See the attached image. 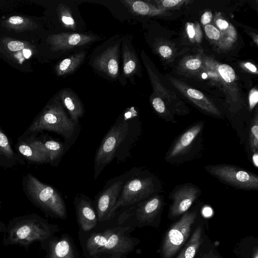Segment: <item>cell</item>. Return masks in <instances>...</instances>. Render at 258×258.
<instances>
[{"instance_id": "obj_46", "label": "cell", "mask_w": 258, "mask_h": 258, "mask_svg": "<svg viewBox=\"0 0 258 258\" xmlns=\"http://www.w3.org/2000/svg\"><path fill=\"white\" fill-rule=\"evenodd\" d=\"M1 201H0V208H1Z\"/></svg>"}, {"instance_id": "obj_31", "label": "cell", "mask_w": 258, "mask_h": 258, "mask_svg": "<svg viewBox=\"0 0 258 258\" xmlns=\"http://www.w3.org/2000/svg\"><path fill=\"white\" fill-rule=\"evenodd\" d=\"M186 67L190 70H196L198 69L201 64V61L197 58L188 60L186 62Z\"/></svg>"}, {"instance_id": "obj_35", "label": "cell", "mask_w": 258, "mask_h": 258, "mask_svg": "<svg viewBox=\"0 0 258 258\" xmlns=\"http://www.w3.org/2000/svg\"><path fill=\"white\" fill-rule=\"evenodd\" d=\"M23 19L20 16H12L9 19V23L14 25L21 24L23 22Z\"/></svg>"}, {"instance_id": "obj_8", "label": "cell", "mask_w": 258, "mask_h": 258, "mask_svg": "<svg viewBox=\"0 0 258 258\" xmlns=\"http://www.w3.org/2000/svg\"><path fill=\"white\" fill-rule=\"evenodd\" d=\"M211 175L223 183L237 189L258 190V176L240 167L226 164L209 165L205 167Z\"/></svg>"}, {"instance_id": "obj_29", "label": "cell", "mask_w": 258, "mask_h": 258, "mask_svg": "<svg viewBox=\"0 0 258 258\" xmlns=\"http://www.w3.org/2000/svg\"><path fill=\"white\" fill-rule=\"evenodd\" d=\"M8 47L11 51H16L23 49L24 45L20 41H12L8 43Z\"/></svg>"}, {"instance_id": "obj_6", "label": "cell", "mask_w": 258, "mask_h": 258, "mask_svg": "<svg viewBox=\"0 0 258 258\" xmlns=\"http://www.w3.org/2000/svg\"><path fill=\"white\" fill-rule=\"evenodd\" d=\"M123 36L117 35L110 38L94 49L90 56V66L97 72L111 80L119 79L120 58Z\"/></svg>"}, {"instance_id": "obj_45", "label": "cell", "mask_w": 258, "mask_h": 258, "mask_svg": "<svg viewBox=\"0 0 258 258\" xmlns=\"http://www.w3.org/2000/svg\"><path fill=\"white\" fill-rule=\"evenodd\" d=\"M213 258H219L218 257L216 256H214Z\"/></svg>"}, {"instance_id": "obj_28", "label": "cell", "mask_w": 258, "mask_h": 258, "mask_svg": "<svg viewBox=\"0 0 258 258\" xmlns=\"http://www.w3.org/2000/svg\"><path fill=\"white\" fill-rule=\"evenodd\" d=\"M205 31L207 36L211 39L218 40L220 37V32L214 26L206 25L205 26Z\"/></svg>"}, {"instance_id": "obj_14", "label": "cell", "mask_w": 258, "mask_h": 258, "mask_svg": "<svg viewBox=\"0 0 258 258\" xmlns=\"http://www.w3.org/2000/svg\"><path fill=\"white\" fill-rule=\"evenodd\" d=\"M122 68L119 81L123 84L126 79L133 81L134 76L139 71V62L137 53L133 46L131 36H124L121 44Z\"/></svg>"}, {"instance_id": "obj_36", "label": "cell", "mask_w": 258, "mask_h": 258, "mask_svg": "<svg viewBox=\"0 0 258 258\" xmlns=\"http://www.w3.org/2000/svg\"><path fill=\"white\" fill-rule=\"evenodd\" d=\"M181 1L179 0H165L162 2V5L166 8L172 7L177 5Z\"/></svg>"}, {"instance_id": "obj_19", "label": "cell", "mask_w": 258, "mask_h": 258, "mask_svg": "<svg viewBox=\"0 0 258 258\" xmlns=\"http://www.w3.org/2000/svg\"><path fill=\"white\" fill-rule=\"evenodd\" d=\"M28 143L46 154L49 158V163L51 165H54L56 162L62 157L64 152L63 145L61 143L53 140L42 141L33 139Z\"/></svg>"}, {"instance_id": "obj_13", "label": "cell", "mask_w": 258, "mask_h": 258, "mask_svg": "<svg viewBox=\"0 0 258 258\" xmlns=\"http://www.w3.org/2000/svg\"><path fill=\"white\" fill-rule=\"evenodd\" d=\"M100 39L99 36L90 33L64 32L52 36L51 41L55 50L66 52L91 44Z\"/></svg>"}, {"instance_id": "obj_22", "label": "cell", "mask_w": 258, "mask_h": 258, "mask_svg": "<svg viewBox=\"0 0 258 258\" xmlns=\"http://www.w3.org/2000/svg\"><path fill=\"white\" fill-rule=\"evenodd\" d=\"M48 258H75L72 246L66 239L52 241Z\"/></svg>"}, {"instance_id": "obj_12", "label": "cell", "mask_w": 258, "mask_h": 258, "mask_svg": "<svg viewBox=\"0 0 258 258\" xmlns=\"http://www.w3.org/2000/svg\"><path fill=\"white\" fill-rule=\"evenodd\" d=\"M201 194V189L192 183L176 186L170 195L172 201L170 214L176 217L185 213Z\"/></svg>"}, {"instance_id": "obj_10", "label": "cell", "mask_w": 258, "mask_h": 258, "mask_svg": "<svg viewBox=\"0 0 258 258\" xmlns=\"http://www.w3.org/2000/svg\"><path fill=\"white\" fill-rule=\"evenodd\" d=\"M197 217L196 212H187L167 232L163 241L164 258H171L185 242Z\"/></svg>"}, {"instance_id": "obj_32", "label": "cell", "mask_w": 258, "mask_h": 258, "mask_svg": "<svg viewBox=\"0 0 258 258\" xmlns=\"http://www.w3.org/2000/svg\"><path fill=\"white\" fill-rule=\"evenodd\" d=\"M249 104L251 108H252L258 101V92L254 90L251 92L249 97Z\"/></svg>"}, {"instance_id": "obj_11", "label": "cell", "mask_w": 258, "mask_h": 258, "mask_svg": "<svg viewBox=\"0 0 258 258\" xmlns=\"http://www.w3.org/2000/svg\"><path fill=\"white\" fill-rule=\"evenodd\" d=\"M128 174L129 172L123 176L109 180L100 192L97 200V214L100 222L109 220L112 217L111 211L119 198Z\"/></svg>"}, {"instance_id": "obj_15", "label": "cell", "mask_w": 258, "mask_h": 258, "mask_svg": "<svg viewBox=\"0 0 258 258\" xmlns=\"http://www.w3.org/2000/svg\"><path fill=\"white\" fill-rule=\"evenodd\" d=\"M75 207L79 223L84 231L93 228L97 224V217L90 200L83 195H79L75 199Z\"/></svg>"}, {"instance_id": "obj_37", "label": "cell", "mask_w": 258, "mask_h": 258, "mask_svg": "<svg viewBox=\"0 0 258 258\" xmlns=\"http://www.w3.org/2000/svg\"><path fill=\"white\" fill-rule=\"evenodd\" d=\"M217 26L221 30H225L228 27V23L227 21L222 19H218L216 21Z\"/></svg>"}, {"instance_id": "obj_44", "label": "cell", "mask_w": 258, "mask_h": 258, "mask_svg": "<svg viewBox=\"0 0 258 258\" xmlns=\"http://www.w3.org/2000/svg\"><path fill=\"white\" fill-rule=\"evenodd\" d=\"M203 258H211L208 255H205Z\"/></svg>"}, {"instance_id": "obj_16", "label": "cell", "mask_w": 258, "mask_h": 258, "mask_svg": "<svg viewBox=\"0 0 258 258\" xmlns=\"http://www.w3.org/2000/svg\"><path fill=\"white\" fill-rule=\"evenodd\" d=\"M77 9L75 4L67 2L59 6L58 16L60 22L64 30L70 32H82L83 30L82 19Z\"/></svg>"}, {"instance_id": "obj_42", "label": "cell", "mask_w": 258, "mask_h": 258, "mask_svg": "<svg viewBox=\"0 0 258 258\" xmlns=\"http://www.w3.org/2000/svg\"><path fill=\"white\" fill-rule=\"evenodd\" d=\"M6 226L0 221V232H4L6 231Z\"/></svg>"}, {"instance_id": "obj_40", "label": "cell", "mask_w": 258, "mask_h": 258, "mask_svg": "<svg viewBox=\"0 0 258 258\" xmlns=\"http://www.w3.org/2000/svg\"><path fill=\"white\" fill-rule=\"evenodd\" d=\"M23 54L25 58H28L31 55V51L30 50L28 49H23Z\"/></svg>"}, {"instance_id": "obj_24", "label": "cell", "mask_w": 258, "mask_h": 258, "mask_svg": "<svg viewBox=\"0 0 258 258\" xmlns=\"http://www.w3.org/2000/svg\"><path fill=\"white\" fill-rule=\"evenodd\" d=\"M249 146L253 154L258 150V118L256 115L252 121L249 135Z\"/></svg>"}, {"instance_id": "obj_1", "label": "cell", "mask_w": 258, "mask_h": 258, "mask_svg": "<svg viewBox=\"0 0 258 258\" xmlns=\"http://www.w3.org/2000/svg\"><path fill=\"white\" fill-rule=\"evenodd\" d=\"M51 232L48 223L39 216L32 214L12 219L6 227L3 238L5 245L28 247L48 238Z\"/></svg>"}, {"instance_id": "obj_26", "label": "cell", "mask_w": 258, "mask_h": 258, "mask_svg": "<svg viewBox=\"0 0 258 258\" xmlns=\"http://www.w3.org/2000/svg\"><path fill=\"white\" fill-rule=\"evenodd\" d=\"M218 71L225 81L228 83L233 82L235 78L234 70L227 64H221L218 68Z\"/></svg>"}, {"instance_id": "obj_2", "label": "cell", "mask_w": 258, "mask_h": 258, "mask_svg": "<svg viewBox=\"0 0 258 258\" xmlns=\"http://www.w3.org/2000/svg\"><path fill=\"white\" fill-rule=\"evenodd\" d=\"M23 185L27 197L36 206L49 215L61 219L66 217L63 199L55 188L29 173L24 177Z\"/></svg>"}, {"instance_id": "obj_33", "label": "cell", "mask_w": 258, "mask_h": 258, "mask_svg": "<svg viewBox=\"0 0 258 258\" xmlns=\"http://www.w3.org/2000/svg\"><path fill=\"white\" fill-rule=\"evenodd\" d=\"M159 52L163 57H167L171 54L172 50L168 46L162 45L159 48Z\"/></svg>"}, {"instance_id": "obj_38", "label": "cell", "mask_w": 258, "mask_h": 258, "mask_svg": "<svg viewBox=\"0 0 258 258\" xmlns=\"http://www.w3.org/2000/svg\"><path fill=\"white\" fill-rule=\"evenodd\" d=\"M245 66L250 71L252 72H256L257 70L256 67L250 62H246Z\"/></svg>"}, {"instance_id": "obj_9", "label": "cell", "mask_w": 258, "mask_h": 258, "mask_svg": "<svg viewBox=\"0 0 258 258\" xmlns=\"http://www.w3.org/2000/svg\"><path fill=\"white\" fill-rule=\"evenodd\" d=\"M204 126L203 122H198L183 132L169 148L165 155V160L172 163L185 160L187 155L198 144Z\"/></svg>"}, {"instance_id": "obj_5", "label": "cell", "mask_w": 258, "mask_h": 258, "mask_svg": "<svg viewBox=\"0 0 258 258\" xmlns=\"http://www.w3.org/2000/svg\"><path fill=\"white\" fill-rule=\"evenodd\" d=\"M126 113L117 119L103 138L94 158V179L115 157L130 133V123Z\"/></svg>"}, {"instance_id": "obj_30", "label": "cell", "mask_w": 258, "mask_h": 258, "mask_svg": "<svg viewBox=\"0 0 258 258\" xmlns=\"http://www.w3.org/2000/svg\"><path fill=\"white\" fill-rule=\"evenodd\" d=\"M187 94L191 98L197 100H201L204 97L202 92L197 90L191 88L187 90Z\"/></svg>"}, {"instance_id": "obj_4", "label": "cell", "mask_w": 258, "mask_h": 258, "mask_svg": "<svg viewBox=\"0 0 258 258\" xmlns=\"http://www.w3.org/2000/svg\"><path fill=\"white\" fill-rule=\"evenodd\" d=\"M130 173L111 211V217L118 208L145 200L161 188L158 179L150 172L133 171L131 176Z\"/></svg>"}, {"instance_id": "obj_3", "label": "cell", "mask_w": 258, "mask_h": 258, "mask_svg": "<svg viewBox=\"0 0 258 258\" xmlns=\"http://www.w3.org/2000/svg\"><path fill=\"white\" fill-rule=\"evenodd\" d=\"M42 130L60 135L66 143L70 145L75 141L79 132V125L75 123L67 115L60 100L48 107L30 125L27 131L36 133Z\"/></svg>"}, {"instance_id": "obj_25", "label": "cell", "mask_w": 258, "mask_h": 258, "mask_svg": "<svg viewBox=\"0 0 258 258\" xmlns=\"http://www.w3.org/2000/svg\"><path fill=\"white\" fill-rule=\"evenodd\" d=\"M0 155L7 158L12 159L14 152L8 137L0 128Z\"/></svg>"}, {"instance_id": "obj_39", "label": "cell", "mask_w": 258, "mask_h": 258, "mask_svg": "<svg viewBox=\"0 0 258 258\" xmlns=\"http://www.w3.org/2000/svg\"><path fill=\"white\" fill-rule=\"evenodd\" d=\"M187 33L190 38H193L195 35V31L192 26L188 25L187 26Z\"/></svg>"}, {"instance_id": "obj_20", "label": "cell", "mask_w": 258, "mask_h": 258, "mask_svg": "<svg viewBox=\"0 0 258 258\" xmlns=\"http://www.w3.org/2000/svg\"><path fill=\"white\" fill-rule=\"evenodd\" d=\"M87 51L83 50L64 57L58 63L56 68L58 76H66L73 73L83 63Z\"/></svg>"}, {"instance_id": "obj_23", "label": "cell", "mask_w": 258, "mask_h": 258, "mask_svg": "<svg viewBox=\"0 0 258 258\" xmlns=\"http://www.w3.org/2000/svg\"><path fill=\"white\" fill-rule=\"evenodd\" d=\"M202 243V229L199 226L195 231L188 243L176 258H194Z\"/></svg>"}, {"instance_id": "obj_34", "label": "cell", "mask_w": 258, "mask_h": 258, "mask_svg": "<svg viewBox=\"0 0 258 258\" xmlns=\"http://www.w3.org/2000/svg\"><path fill=\"white\" fill-rule=\"evenodd\" d=\"M212 18V14L210 12H205L201 17V22L203 25H206L210 23Z\"/></svg>"}, {"instance_id": "obj_43", "label": "cell", "mask_w": 258, "mask_h": 258, "mask_svg": "<svg viewBox=\"0 0 258 258\" xmlns=\"http://www.w3.org/2000/svg\"><path fill=\"white\" fill-rule=\"evenodd\" d=\"M253 258H258V253L257 250H256L255 252L254 253Z\"/></svg>"}, {"instance_id": "obj_41", "label": "cell", "mask_w": 258, "mask_h": 258, "mask_svg": "<svg viewBox=\"0 0 258 258\" xmlns=\"http://www.w3.org/2000/svg\"><path fill=\"white\" fill-rule=\"evenodd\" d=\"M252 159H253V162L254 164L255 165L256 167H257V159H258L257 153H255L253 154Z\"/></svg>"}, {"instance_id": "obj_17", "label": "cell", "mask_w": 258, "mask_h": 258, "mask_svg": "<svg viewBox=\"0 0 258 258\" xmlns=\"http://www.w3.org/2000/svg\"><path fill=\"white\" fill-rule=\"evenodd\" d=\"M59 99L68 111L71 119L77 125L84 114V105L78 95L71 89L64 88L59 93Z\"/></svg>"}, {"instance_id": "obj_27", "label": "cell", "mask_w": 258, "mask_h": 258, "mask_svg": "<svg viewBox=\"0 0 258 258\" xmlns=\"http://www.w3.org/2000/svg\"><path fill=\"white\" fill-rule=\"evenodd\" d=\"M152 104L154 109L159 114L164 115V118L166 119V108L163 101L159 97H155L152 101Z\"/></svg>"}, {"instance_id": "obj_21", "label": "cell", "mask_w": 258, "mask_h": 258, "mask_svg": "<svg viewBox=\"0 0 258 258\" xmlns=\"http://www.w3.org/2000/svg\"><path fill=\"white\" fill-rule=\"evenodd\" d=\"M17 148L20 153L28 161L36 163L49 162V158L46 154L32 146L28 142H19Z\"/></svg>"}, {"instance_id": "obj_18", "label": "cell", "mask_w": 258, "mask_h": 258, "mask_svg": "<svg viewBox=\"0 0 258 258\" xmlns=\"http://www.w3.org/2000/svg\"><path fill=\"white\" fill-rule=\"evenodd\" d=\"M163 198L160 195H154L139 205L136 211L137 219L141 222H150L160 211Z\"/></svg>"}, {"instance_id": "obj_7", "label": "cell", "mask_w": 258, "mask_h": 258, "mask_svg": "<svg viewBox=\"0 0 258 258\" xmlns=\"http://www.w3.org/2000/svg\"><path fill=\"white\" fill-rule=\"evenodd\" d=\"M86 247L92 255L101 252L123 254L132 249L133 243L121 229L115 228L94 233L88 239Z\"/></svg>"}]
</instances>
